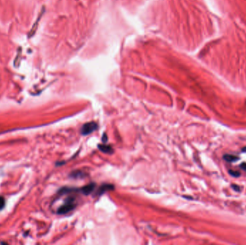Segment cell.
<instances>
[{
  "mask_svg": "<svg viewBox=\"0 0 246 245\" xmlns=\"http://www.w3.org/2000/svg\"><path fill=\"white\" fill-rule=\"evenodd\" d=\"M76 206V198L73 196H70L67 198L65 200L64 204L60 206L58 209V214H66L74 209Z\"/></svg>",
  "mask_w": 246,
  "mask_h": 245,
  "instance_id": "1",
  "label": "cell"
},
{
  "mask_svg": "<svg viewBox=\"0 0 246 245\" xmlns=\"http://www.w3.org/2000/svg\"><path fill=\"white\" fill-rule=\"evenodd\" d=\"M98 129V124L94 122H87L82 126L81 132L83 135H87Z\"/></svg>",
  "mask_w": 246,
  "mask_h": 245,
  "instance_id": "2",
  "label": "cell"
},
{
  "mask_svg": "<svg viewBox=\"0 0 246 245\" xmlns=\"http://www.w3.org/2000/svg\"><path fill=\"white\" fill-rule=\"evenodd\" d=\"M95 186L96 185L94 183H90V184H88L87 186H84V187L81 188L79 189V191L81 192V193H83L84 195H89L92 193L93 190H94Z\"/></svg>",
  "mask_w": 246,
  "mask_h": 245,
  "instance_id": "3",
  "label": "cell"
},
{
  "mask_svg": "<svg viewBox=\"0 0 246 245\" xmlns=\"http://www.w3.org/2000/svg\"><path fill=\"white\" fill-rule=\"evenodd\" d=\"M113 189H114V186H112V185L104 184L102 185L99 188V190H97V194L98 195V196H101V194L105 193L106 191H108V190H113Z\"/></svg>",
  "mask_w": 246,
  "mask_h": 245,
  "instance_id": "4",
  "label": "cell"
},
{
  "mask_svg": "<svg viewBox=\"0 0 246 245\" xmlns=\"http://www.w3.org/2000/svg\"><path fill=\"white\" fill-rule=\"evenodd\" d=\"M98 147L101 152H103L105 153H107V154H112L114 151L112 146L108 145V144H99Z\"/></svg>",
  "mask_w": 246,
  "mask_h": 245,
  "instance_id": "5",
  "label": "cell"
},
{
  "mask_svg": "<svg viewBox=\"0 0 246 245\" xmlns=\"http://www.w3.org/2000/svg\"><path fill=\"white\" fill-rule=\"evenodd\" d=\"M84 175H85V173H84V172H83V171L75 170V171H73V172H72L71 173L70 176L72 178H75V179H79V178H84Z\"/></svg>",
  "mask_w": 246,
  "mask_h": 245,
  "instance_id": "6",
  "label": "cell"
},
{
  "mask_svg": "<svg viewBox=\"0 0 246 245\" xmlns=\"http://www.w3.org/2000/svg\"><path fill=\"white\" fill-rule=\"evenodd\" d=\"M223 158L225 160L227 161V162H235L239 160L238 157L233 155V154H225L223 156Z\"/></svg>",
  "mask_w": 246,
  "mask_h": 245,
  "instance_id": "7",
  "label": "cell"
},
{
  "mask_svg": "<svg viewBox=\"0 0 246 245\" xmlns=\"http://www.w3.org/2000/svg\"><path fill=\"white\" fill-rule=\"evenodd\" d=\"M229 173L233 177H239L240 175V173L239 172H237V171H235V170H230L229 171Z\"/></svg>",
  "mask_w": 246,
  "mask_h": 245,
  "instance_id": "8",
  "label": "cell"
},
{
  "mask_svg": "<svg viewBox=\"0 0 246 245\" xmlns=\"http://www.w3.org/2000/svg\"><path fill=\"white\" fill-rule=\"evenodd\" d=\"M5 205V200L4 198V197L2 196H0V210L4 208Z\"/></svg>",
  "mask_w": 246,
  "mask_h": 245,
  "instance_id": "9",
  "label": "cell"
},
{
  "mask_svg": "<svg viewBox=\"0 0 246 245\" xmlns=\"http://www.w3.org/2000/svg\"><path fill=\"white\" fill-rule=\"evenodd\" d=\"M101 140H102V142H103L104 143L107 142V136L106 134H104L103 137H102V139H101Z\"/></svg>",
  "mask_w": 246,
  "mask_h": 245,
  "instance_id": "10",
  "label": "cell"
},
{
  "mask_svg": "<svg viewBox=\"0 0 246 245\" xmlns=\"http://www.w3.org/2000/svg\"><path fill=\"white\" fill-rule=\"evenodd\" d=\"M240 168H241L243 170L246 171V163L245 162H243V163H242L241 165H240Z\"/></svg>",
  "mask_w": 246,
  "mask_h": 245,
  "instance_id": "11",
  "label": "cell"
},
{
  "mask_svg": "<svg viewBox=\"0 0 246 245\" xmlns=\"http://www.w3.org/2000/svg\"><path fill=\"white\" fill-rule=\"evenodd\" d=\"M232 187H233V188H234L235 190H237V191H240V188H238L239 186H235V185H233V186H232Z\"/></svg>",
  "mask_w": 246,
  "mask_h": 245,
  "instance_id": "12",
  "label": "cell"
}]
</instances>
